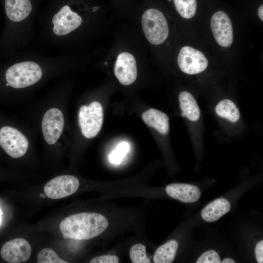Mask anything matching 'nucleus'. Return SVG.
Segmentation results:
<instances>
[{
  "instance_id": "1",
  "label": "nucleus",
  "mask_w": 263,
  "mask_h": 263,
  "mask_svg": "<svg viewBox=\"0 0 263 263\" xmlns=\"http://www.w3.org/2000/svg\"><path fill=\"white\" fill-rule=\"evenodd\" d=\"M108 225L107 219L102 214L82 212L63 219L59 227L64 238L83 241L100 235L107 229Z\"/></svg>"
},
{
  "instance_id": "2",
  "label": "nucleus",
  "mask_w": 263,
  "mask_h": 263,
  "mask_svg": "<svg viewBox=\"0 0 263 263\" xmlns=\"http://www.w3.org/2000/svg\"><path fill=\"white\" fill-rule=\"evenodd\" d=\"M40 66L33 61L14 64L6 71L5 77L9 85L14 88H23L37 83L42 76Z\"/></svg>"
},
{
  "instance_id": "3",
  "label": "nucleus",
  "mask_w": 263,
  "mask_h": 263,
  "mask_svg": "<svg viewBox=\"0 0 263 263\" xmlns=\"http://www.w3.org/2000/svg\"><path fill=\"white\" fill-rule=\"evenodd\" d=\"M142 26L148 40L152 44L163 43L169 36V27L164 14L156 9H147L142 18Z\"/></svg>"
},
{
  "instance_id": "4",
  "label": "nucleus",
  "mask_w": 263,
  "mask_h": 263,
  "mask_svg": "<svg viewBox=\"0 0 263 263\" xmlns=\"http://www.w3.org/2000/svg\"><path fill=\"white\" fill-rule=\"evenodd\" d=\"M103 121L101 104L96 101L89 106L82 105L78 113V122L83 136L87 138L95 137L101 130Z\"/></svg>"
},
{
  "instance_id": "5",
  "label": "nucleus",
  "mask_w": 263,
  "mask_h": 263,
  "mask_svg": "<svg viewBox=\"0 0 263 263\" xmlns=\"http://www.w3.org/2000/svg\"><path fill=\"white\" fill-rule=\"evenodd\" d=\"M28 145L26 137L17 129L10 126L0 129V146L11 157L22 156L26 152Z\"/></svg>"
},
{
  "instance_id": "6",
  "label": "nucleus",
  "mask_w": 263,
  "mask_h": 263,
  "mask_svg": "<svg viewBox=\"0 0 263 263\" xmlns=\"http://www.w3.org/2000/svg\"><path fill=\"white\" fill-rule=\"evenodd\" d=\"M177 62L181 71L188 75L200 73L205 71L208 65V60L203 53L188 46L181 49Z\"/></svg>"
},
{
  "instance_id": "7",
  "label": "nucleus",
  "mask_w": 263,
  "mask_h": 263,
  "mask_svg": "<svg viewBox=\"0 0 263 263\" xmlns=\"http://www.w3.org/2000/svg\"><path fill=\"white\" fill-rule=\"evenodd\" d=\"M79 186V182L76 177L71 175H60L46 183L44 191L48 198L58 199L72 195Z\"/></svg>"
},
{
  "instance_id": "8",
  "label": "nucleus",
  "mask_w": 263,
  "mask_h": 263,
  "mask_svg": "<svg viewBox=\"0 0 263 263\" xmlns=\"http://www.w3.org/2000/svg\"><path fill=\"white\" fill-rule=\"evenodd\" d=\"M211 30L217 43L221 46H230L233 41V32L231 20L223 11L215 12L210 20Z\"/></svg>"
},
{
  "instance_id": "9",
  "label": "nucleus",
  "mask_w": 263,
  "mask_h": 263,
  "mask_svg": "<svg viewBox=\"0 0 263 263\" xmlns=\"http://www.w3.org/2000/svg\"><path fill=\"white\" fill-rule=\"evenodd\" d=\"M64 124L63 115L57 108H51L44 113L41 122L44 138L47 143L53 145L60 137Z\"/></svg>"
},
{
  "instance_id": "10",
  "label": "nucleus",
  "mask_w": 263,
  "mask_h": 263,
  "mask_svg": "<svg viewBox=\"0 0 263 263\" xmlns=\"http://www.w3.org/2000/svg\"><path fill=\"white\" fill-rule=\"evenodd\" d=\"M32 248L29 243L23 238H15L5 243L0 250L2 258L9 263H19L30 258Z\"/></svg>"
},
{
  "instance_id": "11",
  "label": "nucleus",
  "mask_w": 263,
  "mask_h": 263,
  "mask_svg": "<svg viewBox=\"0 0 263 263\" xmlns=\"http://www.w3.org/2000/svg\"><path fill=\"white\" fill-rule=\"evenodd\" d=\"M114 74L122 85L133 83L137 75L136 63L133 56L128 52L119 54L114 64Z\"/></svg>"
},
{
  "instance_id": "12",
  "label": "nucleus",
  "mask_w": 263,
  "mask_h": 263,
  "mask_svg": "<svg viewBox=\"0 0 263 263\" xmlns=\"http://www.w3.org/2000/svg\"><path fill=\"white\" fill-rule=\"evenodd\" d=\"M53 31L57 36L70 33L78 28L82 22L81 18L73 12L68 5L63 6L53 17Z\"/></svg>"
},
{
  "instance_id": "13",
  "label": "nucleus",
  "mask_w": 263,
  "mask_h": 263,
  "mask_svg": "<svg viewBox=\"0 0 263 263\" xmlns=\"http://www.w3.org/2000/svg\"><path fill=\"white\" fill-rule=\"evenodd\" d=\"M166 191L170 197L187 203L197 201L201 196V191L197 187L187 184L168 185L166 188Z\"/></svg>"
},
{
  "instance_id": "14",
  "label": "nucleus",
  "mask_w": 263,
  "mask_h": 263,
  "mask_svg": "<svg viewBox=\"0 0 263 263\" xmlns=\"http://www.w3.org/2000/svg\"><path fill=\"white\" fill-rule=\"evenodd\" d=\"M4 6L7 16L15 22L23 20L32 11L30 0H5Z\"/></svg>"
},
{
  "instance_id": "15",
  "label": "nucleus",
  "mask_w": 263,
  "mask_h": 263,
  "mask_svg": "<svg viewBox=\"0 0 263 263\" xmlns=\"http://www.w3.org/2000/svg\"><path fill=\"white\" fill-rule=\"evenodd\" d=\"M143 121L149 127L155 129L162 134H167L169 131V118L164 113L150 109L142 114Z\"/></svg>"
},
{
  "instance_id": "16",
  "label": "nucleus",
  "mask_w": 263,
  "mask_h": 263,
  "mask_svg": "<svg viewBox=\"0 0 263 263\" xmlns=\"http://www.w3.org/2000/svg\"><path fill=\"white\" fill-rule=\"evenodd\" d=\"M229 201L224 198L215 199L208 204L202 210L203 219L207 222H212L219 219L230 209Z\"/></svg>"
},
{
  "instance_id": "17",
  "label": "nucleus",
  "mask_w": 263,
  "mask_h": 263,
  "mask_svg": "<svg viewBox=\"0 0 263 263\" xmlns=\"http://www.w3.org/2000/svg\"><path fill=\"white\" fill-rule=\"evenodd\" d=\"M179 102L182 116L192 122L199 120L201 114L200 108L196 100L189 92H181L179 95Z\"/></svg>"
},
{
  "instance_id": "18",
  "label": "nucleus",
  "mask_w": 263,
  "mask_h": 263,
  "mask_svg": "<svg viewBox=\"0 0 263 263\" xmlns=\"http://www.w3.org/2000/svg\"><path fill=\"white\" fill-rule=\"evenodd\" d=\"M178 244L175 240L169 241L160 246L155 251L153 258L154 263H171L175 257Z\"/></svg>"
},
{
  "instance_id": "19",
  "label": "nucleus",
  "mask_w": 263,
  "mask_h": 263,
  "mask_svg": "<svg viewBox=\"0 0 263 263\" xmlns=\"http://www.w3.org/2000/svg\"><path fill=\"white\" fill-rule=\"evenodd\" d=\"M215 112L220 117L232 123H236L240 118V113L236 104L231 100L224 99L215 107Z\"/></svg>"
},
{
  "instance_id": "20",
  "label": "nucleus",
  "mask_w": 263,
  "mask_h": 263,
  "mask_svg": "<svg viewBox=\"0 0 263 263\" xmlns=\"http://www.w3.org/2000/svg\"><path fill=\"white\" fill-rule=\"evenodd\" d=\"M175 8L183 18L189 19L195 15L197 3L196 0H173Z\"/></svg>"
},
{
  "instance_id": "21",
  "label": "nucleus",
  "mask_w": 263,
  "mask_h": 263,
  "mask_svg": "<svg viewBox=\"0 0 263 263\" xmlns=\"http://www.w3.org/2000/svg\"><path fill=\"white\" fill-rule=\"evenodd\" d=\"M146 246L141 244H134L130 250L129 254L133 263H150V261L146 255Z\"/></svg>"
},
{
  "instance_id": "22",
  "label": "nucleus",
  "mask_w": 263,
  "mask_h": 263,
  "mask_svg": "<svg viewBox=\"0 0 263 263\" xmlns=\"http://www.w3.org/2000/svg\"><path fill=\"white\" fill-rule=\"evenodd\" d=\"M37 261L38 263H68L60 258L54 250L50 248H45L40 250L37 256Z\"/></svg>"
},
{
  "instance_id": "23",
  "label": "nucleus",
  "mask_w": 263,
  "mask_h": 263,
  "mask_svg": "<svg viewBox=\"0 0 263 263\" xmlns=\"http://www.w3.org/2000/svg\"><path fill=\"white\" fill-rule=\"evenodd\" d=\"M129 145L127 142H122L120 143L109 155L110 162L114 164L121 163L124 157L129 150Z\"/></svg>"
},
{
  "instance_id": "24",
  "label": "nucleus",
  "mask_w": 263,
  "mask_h": 263,
  "mask_svg": "<svg viewBox=\"0 0 263 263\" xmlns=\"http://www.w3.org/2000/svg\"><path fill=\"white\" fill-rule=\"evenodd\" d=\"M221 260L218 254L213 250L203 253L198 259L197 263H220Z\"/></svg>"
},
{
  "instance_id": "25",
  "label": "nucleus",
  "mask_w": 263,
  "mask_h": 263,
  "mask_svg": "<svg viewBox=\"0 0 263 263\" xmlns=\"http://www.w3.org/2000/svg\"><path fill=\"white\" fill-rule=\"evenodd\" d=\"M119 260L117 256L112 255H104L92 259L91 263H118Z\"/></svg>"
},
{
  "instance_id": "26",
  "label": "nucleus",
  "mask_w": 263,
  "mask_h": 263,
  "mask_svg": "<svg viewBox=\"0 0 263 263\" xmlns=\"http://www.w3.org/2000/svg\"><path fill=\"white\" fill-rule=\"evenodd\" d=\"M256 260L258 263H263V241L259 242L256 245L255 249Z\"/></svg>"
},
{
  "instance_id": "27",
  "label": "nucleus",
  "mask_w": 263,
  "mask_h": 263,
  "mask_svg": "<svg viewBox=\"0 0 263 263\" xmlns=\"http://www.w3.org/2000/svg\"><path fill=\"white\" fill-rule=\"evenodd\" d=\"M263 5H261L258 9V15L260 19L263 21Z\"/></svg>"
},
{
  "instance_id": "28",
  "label": "nucleus",
  "mask_w": 263,
  "mask_h": 263,
  "mask_svg": "<svg viewBox=\"0 0 263 263\" xmlns=\"http://www.w3.org/2000/svg\"><path fill=\"white\" fill-rule=\"evenodd\" d=\"M222 263H235V261L231 258H225L221 262Z\"/></svg>"
},
{
  "instance_id": "29",
  "label": "nucleus",
  "mask_w": 263,
  "mask_h": 263,
  "mask_svg": "<svg viewBox=\"0 0 263 263\" xmlns=\"http://www.w3.org/2000/svg\"><path fill=\"white\" fill-rule=\"evenodd\" d=\"M1 218H2V212H1V209L0 208V225L1 224Z\"/></svg>"
},
{
  "instance_id": "30",
  "label": "nucleus",
  "mask_w": 263,
  "mask_h": 263,
  "mask_svg": "<svg viewBox=\"0 0 263 263\" xmlns=\"http://www.w3.org/2000/svg\"><path fill=\"white\" fill-rule=\"evenodd\" d=\"M98 8V7H94L93 8V11H95L96 10H97V9Z\"/></svg>"
},
{
  "instance_id": "31",
  "label": "nucleus",
  "mask_w": 263,
  "mask_h": 263,
  "mask_svg": "<svg viewBox=\"0 0 263 263\" xmlns=\"http://www.w3.org/2000/svg\"><path fill=\"white\" fill-rule=\"evenodd\" d=\"M8 85H9V84L7 83L6 84V86H8Z\"/></svg>"
},
{
  "instance_id": "32",
  "label": "nucleus",
  "mask_w": 263,
  "mask_h": 263,
  "mask_svg": "<svg viewBox=\"0 0 263 263\" xmlns=\"http://www.w3.org/2000/svg\"><path fill=\"white\" fill-rule=\"evenodd\" d=\"M168 0L169 1H171V0Z\"/></svg>"
}]
</instances>
